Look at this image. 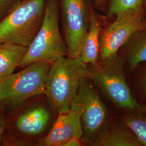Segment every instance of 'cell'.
<instances>
[{"mask_svg": "<svg viewBox=\"0 0 146 146\" xmlns=\"http://www.w3.org/2000/svg\"><path fill=\"white\" fill-rule=\"evenodd\" d=\"M47 0H20L0 21V44L28 47L42 25Z\"/></svg>", "mask_w": 146, "mask_h": 146, "instance_id": "obj_3", "label": "cell"}, {"mask_svg": "<svg viewBox=\"0 0 146 146\" xmlns=\"http://www.w3.org/2000/svg\"><path fill=\"white\" fill-rule=\"evenodd\" d=\"M136 110L140 113L142 115L146 116V106H140L139 105L137 107Z\"/></svg>", "mask_w": 146, "mask_h": 146, "instance_id": "obj_21", "label": "cell"}, {"mask_svg": "<svg viewBox=\"0 0 146 146\" xmlns=\"http://www.w3.org/2000/svg\"><path fill=\"white\" fill-rule=\"evenodd\" d=\"M144 0H106L105 17L107 21L119 19L126 11L143 9Z\"/></svg>", "mask_w": 146, "mask_h": 146, "instance_id": "obj_15", "label": "cell"}, {"mask_svg": "<svg viewBox=\"0 0 146 146\" xmlns=\"http://www.w3.org/2000/svg\"><path fill=\"white\" fill-rule=\"evenodd\" d=\"M124 125L135 136L141 146H146V116L128 115L123 118Z\"/></svg>", "mask_w": 146, "mask_h": 146, "instance_id": "obj_16", "label": "cell"}, {"mask_svg": "<svg viewBox=\"0 0 146 146\" xmlns=\"http://www.w3.org/2000/svg\"><path fill=\"white\" fill-rule=\"evenodd\" d=\"M83 144L81 139L77 137H73L68 141L66 142L62 146H80Z\"/></svg>", "mask_w": 146, "mask_h": 146, "instance_id": "obj_19", "label": "cell"}, {"mask_svg": "<svg viewBox=\"0 0 146 146\" xmlns=\"http://www.w3.org/2000/svg\"><path fill=\"white\" fill-rule=\"evenodd\" d=\"M50 63L29 64L0 82V105L14 110L28 101L44 94V82Z\"/></svg>", "mask_w": 146, "mask_h": 146, "instance_id": "obj_5", "label": "cell"}, {"mask_svg": "<svg viewBox=\"0 0 146 146\" xmlns=\"http://www.w3.org/2000/svg\"><path fill=\"white\" fill-rule=\"evenodd\" d=\"M68 56L80 57L83 38L88 30L90 5L87 0H58Z\"/></svg>", "mask_w": 146, "mask_h": 146, "instance_id": "obj_8", "label": "cell"}, {"mask_svg": "<svg viewBox=\"0 0 146 146\" xmlns=\"http://www.w3.org/2000/svg\"><path fill=\"white\" fill-rule=\"evenodd\" d=\"M94 5L100 11L104 12L106 8V0H93Z\"/></svg>", "mask_w": 146, "mask_h": 146, "instance_id": "obj_20", "label": "cell"}, {"mask_svg": "<svg viewBox=\"0 0 146 146\" xmlns=\"http://www.w3.org/2000/svg\"><path fill=\"white\" fill-rule=\"evenodd\" d=\"M28 47L12 43L0 44V82L19 67Z\"/></svg>", "mask_w": 146, "mask_h": 146, "instance_id": "obj_12", "label": "cell"}, {"mask_svg": "<svg viewBox=\"0 0 146 146\" xmlns=\"http://www.w3.org/2000/svg\"><path fill=\"white\" fill-rule=\"evenodd\" d=\"M146 28V13L143 9L126 11L120 19L110 21L100 36L99 59L102 62L117 54L137 31Z\"/></svg>", "mask_w": 146, "mask_h": 146, "instance_id": "obj_7", "label": "cell"}, {"mask_svg": "<svg viewBox=\"0 0 146 146\" xmlns=\"http://www.w3.org/2000/svg\"><path fill=\"white\" fill-rule=\"evenodd\" d=\"M89 75V69L80 57L62 56L50 64L43 95L57 115L69 111L82 81Z\"/></svg>", "mask_w": 146, "mask_h": 146, "instance_id": "obj_1", "label": "cell"}, {"mask_svg": "<svg viewBox=\"0 0 146 146\" xmlns=\"http://www.w3.org/2000/svg\"><path fill=\"white\" fill-rule=\"evenodd\" d=\"M20 0H0V21Z\"/></svg>", "mask_w": 146, "mask_h": 146, "instance_id": "obj_17", "label": "cell"}, {"mask_svg": "<svg viewBox=\"0 0 146 146\" xmlns=\"http://www.w3.org/2000/svg\"><path fill=\"white\" fill-rule=\"evenodd\" d=\"M58 14V0H47L42 25L28 46L19 67L38 62L52 64L59 58L68 56L67 46L59 29Z\"/></svg>", "mask_w": 146, "mask_h": 146, "instance_id": "obj_4", "label": "cell"}, {"mask_svg": "<svg viewBox=\"0 0 146 146\" xmlns=\"http://www.w3.org/2000/svg\"><path fill=\"white\" fill-rule=\"evenodd\" d=\"M143 87H144V90H145V92L146 94V77L145 78L144 81H143Z\"/></svg>", "mask_w": 146, "mask_h": 146, "instance_id": "obj_22", "label": "cell"}, {"mask_svg": "<svg viewBox=\"0 0 146 146\" xmlns=\"http://www.w3.org/2000/svg\"><path fill=\"white\" fill-rule=\"evenodd\" d=\"M9 124L8 140L15 146H37L50 130L57 115L44 95L33 98L15 110Z\"/></svg>", "mask_w": 146, "mask_h": 146, "instance_id": "obj_2", "label": "cell"}, {"mask_svg": "<svg viewBox=\"0 0 146 146\" xmlns=\"http://www.w3.org/2000/svg\"><path fill=\"white\" fill-rule=\"evenodd\" d=\"M121 48L131 68L146 62V28L135 33Z\"/></svg>", "mask_w": 146, "mask_h": 146, "instance_id": "obj_14", "label": "cell"}, {"mask_svg": "<svg viewBox=\"0 0 146 146\" xmlns=\"http://www.w3.org/2000/svg\"><path fill=\"white\" fill-rule=\"evenodd\" d=\"M3 110L4 107L0 105V144L3 140V136L5 134L6 126V121Z\"/></svg>", "mask_w": 146, "mask_h": 146, "instance_id": "obj_18", "label": "cell"}, {"mask_svg": "<svg viewBox=\"0 0 146 146\" xmlns=\"http://www.w3.org/2000/svg\"><path fill=\"white\" fill-rule=\"evenodd\" d=\"M122 61L118 52L110 56L98 66L89 69V78L120 108L136 110L139 104L126 81Z\"/></svg>", "mask_w": 146, "mask_h": 146, "instance_id": "obj_6", "label": "cell"}, {"mask_svg": "<svg viewBox=\"0 0 146 146\" xmlns=\"http://www.w3.org/2000/svg\"><path fill=\"white\" fill-rule=\"evenodd\" d=\"M92 146H141V145L132 131L125 126L105 128L95 140Z\"/></svg>", "mask_w": 146, "mask_h": 146, "instance_id": "obj_13", "label": "cell"}, {"mask_svg": "<svg viewBox=\"0 0 146 146\" xmlns=\"http://www.w3.org/2000/svg\"><path fill=\"white\" fill-rule=\"evenodd\" d=\"M90 14L89 27L81 43L80 58L87 65L95 67L99 64L100 36L106 19L105 16L100 15L92 5Z\"/></svg>", "mask_w": 146, "mask_h": 146, "instance_id": "obj_11", "label": "cell"}, {"mask_svg": "<svg viewBox=\"0 0 146 146\" xmlns=\"http://www.w3.org/2000/svg\"><path fill=\"white\" fill-rule=\"evenodd\" d=\"M143 8L146 13V0H144V2H143Z\"/></svg>", "mask_w": 146, "mask_h": 146, "instance_id": "obj_23", "label": "cell"}, {"mask_svg": "<svg viewBox=\"0 0 146 146\" xmlns=\"http://www.w3.org/2000/svg\"><path fill=\"white\" fill-rule=\"evenodd\" d=\"M85 78L82 82L77 97L81 106V125L83 143L92 145L101 132L104 130L108 113L93 86Z\"/></svg>", "mask_w": 146, "mask_h": 146, "instance_id": "obj_9", "label": "cell"}, {"mask_svg": "<svg viewBox=\"0 0 146 146\" xmlns=\"http://www.w3.org/2000/svg\"><path fill=\"white\" fill-rule=\"evenodd\" d=\"M81 113V106L76 95L69 111L58 115L50 130L37 146H62L73 137L81 139L83 135Z\"/></svg>", "mask_w": 146, "mask_h": 146, "instance_id": "obj_10", "label": "cell"}]
</instances>
